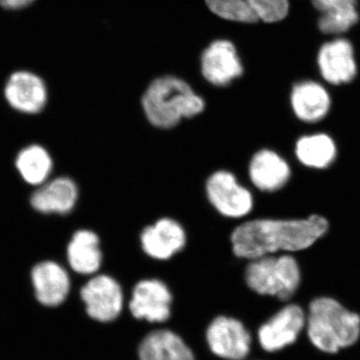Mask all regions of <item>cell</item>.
I'll return each instance as SVG.
<instances>
[{"mask_svg": "<svg viewBox=\"0 0 360 360\" xmlns=\"http://www.w3.org/2000/svg\"><path fill=\"white\" fill-rule=\"evenodd\" d=\"M328 229L319 215L307 219H253L236 227L231 234L232 250L243 259L307 250Z\"/></svg>", "mask_w": 360, "mask_h": 360, "instance_id": "6da1fadb", "label": "cell"}, {"mask_svg": "<svg viewBox=\"0 0 360 360\" xmlns=\"http://www.w3.org/2000/svg\"><path fill=\"white\" fill-rule=\"evenodd\" d=\"M141 105L151 125L170 129L184 118L203 112L205 101L181 78L165 75L149 84L142 96Z\"/></svg>", "mask_w": 360, "mask_h": 360, "instance_id": "7a4b0ae2", "label": "cell"}, {"mask_svg": "<svg viewBox=\"0 0 360 360\" xmlns=\"http://www.w3.org/2000/svg\"><path fill=\"white\" fill-rule=\"evenodd\" d=\"M307 335L315 347L335 354L354 345L360 336V316L329 297L310 303Z\"/></svg>", "mask_w": 360, "mask_h": 360, "instance_id": "3957f363", "label": "cell"}, {"mask_svg": "<svg viewBox=\"0 0 360 360\" xmlns=\"http://www.w3.org/2000/svg\"><path fill=\"white\" fill-rule=\"evenodd\" d=\"M245 281L258 295L276 296L285 302L298 290L300 269L290 255H267L250 260L245 270Z\"/></svg>", "mask_w": 360, "mask_h": 360, "instance_id": "277c9868", "label": "cell"}, {"mask_svg": "<svg viewBox=\"0 0 360 360\" xmlns=\"http://www.w3.org/2000/svg\"><path fill=\"white\" fill-rule=\"evenodd\" d=\"M205 193L213 207L229 219L246 217L255 205L250 191L239 184L236 175L226 170H219L208 177Z\"/></svg>", "mask_w": 360, "mask_h": 360, "instance_id": "5b68a950", "label": "cell"}, {"mask_svg": "<svg viewBox=\"0 0 360 360\" xmlns=\"http://www.w3.org/2000/svg\"><path fill=\"white\" fill-rule=\"evenodd\" d=\"M80 295L87 314L96 321H112L122 314V288L110 276L101 274L94 276L82 288Z\"/></svg>", "mask_w": 360, "mask_h": 360, "instance_id": "8992f818", "label": "cell"}, {"mask_svg": "<svg viewBox=\"0 0 360 360\" xmlns=\"http://www.w3.org/2000/svg\"><path fill=\"white\" fill-rule=\"evenodd\" d=\"M200 66L202 77L214 86H227L243 75L238 51L226 39L215 40L206 47L201 56Z\"/></svg>", "mask_w": 360, "mask_h": 360, "instance_id": "52a82bcc", "label": "cell"}, {"mask_svg": "<svg viewBox=\"0 0 360 360\" xmlns=\"http://www.w3.org/2000/svg\"><path fill=\"white\" fill-rule=\"evenodd\" d=\"M206 338L213 354L221 359L241 360L250 354L251 336L238 319L217 317L208 326Z\"/></svg>", "mask_w": 360, "mask_h": 360, "instance_id": "ba28073f", "label": "cell"}, {"mask_svg": "<svg viewBox=\"0 0 360 360\" xmlns=\"http://www.w3.org/2000/svg\"><path fill=\"white\" fill-rule=\"evenodd\" d=\"M7 103L21 113L37 115L42 111L49 99L46 84L32 71H15L4 87Z\"/></svg>", "mask_w": 360, "mask_h": 360, "instance_id": "9c48e42d", "label": "cell"}, {"mask_svg": "<svg viewBox=\"0 0 360 360\" xmlns=\"http://www.w3.org/2000/svg\"><path fill=\"white\" fill-rule=\"evenodd\" d=\"M172 295L158 279H144L134 286L129 309L135 319L165 322L172 314Z\"/></svg>", "mask_w": 360, "mask_h": 360, "instance_id": "30bf717a", "label": "cell"}, {"mask_svg": "<svg viewBox=\"0 0 360 360\" xmlns=\"http://www.w3.org/2000/svg\"><path fill=\"white\" fill-rule=\"evenodd\" d=\"M305 323L307 319L302 307L286 305L259 328L258 340L266 352H277L295 342Z\"/></svg>", "mask_w": 360, "mask_h": 360, "instance_id": "8fae6325", "label": "cell"}, {"mask_svg": "<svg viewBox=\"0 0 360 360\" xmlns=\"http://www.w3.org/2000/svg\"><path fill=\"white\" fill-rule=\"evenodd\" d=\"M142 250L156 260H167L184 250L186 232L176 220L163 217L143 229L141 234Z\"/></svg>", "mask_w": 360, "mask_h": 360, "instance_id": "7c38bea8", "label": "cell"}, {"mask_svg": "<svg viewBox=\"0 0 360 360\" xmlns=\"http://www.w3.org/2000/svg\"><path fill=\"white\" fill-rule=\"evenodd\" d=\"M317 65L322 77L333 85L347 84L357 73L354 47L345 39H333L322 45Z\"/></svg>", "mask_w": 360, "mask_h": 360, "instance_id": "4fadbf2b", "label": "cell"}, {"mask_svg": "<svg viewBox=\"0 0 360 360\" xmlns=\"http://www.w3.org/2000/svg\"><path fill=\"white\" fill-rule=\"evenodd\" d=\"M78 200L77 184L68 177L47 180L32 194L30 203L37 212L44 214H68Z\"/></svg>", "mask_w": 360, "mask_h": 360, "instance_id": "5bb4252c", "label": "cell"}, {"mask_svg": "<svg viewBox=\"0 0 360 360\" xmlns=\"http://www.w3.org/2000/svg\"><path fill=\"white\" fill-rule=\"evenodd\" d=\"M32 279L37 300L45 307H58L70 293V276L56 262H44L35 265Z\"/></svg>", "mask_w": 360, "mask_h": 360, "instance_id": "9a60e30c", "label": "cell"}, {"mask_svg": "<svg viewBox=\"0 0 360 360\" xmlns=\"http://www.w3.org/2000/svg\"><path fill=\"white\" fill-rule=\"evenodd\" d=\"M248 174L253 186L265 193L283 188L290 177V167L281 155L262 149L251 158Z\"/></svg>", "mask_w": 360, "mask_h": 360, "instance_id": "2e32d148", "label": "cell"}, {"mask_svg": "<svg viewBox=\"0 0 360 360\" xmlns=\"http://www.w3.org/2000/svg\"><path fill=\"white\" fill-rule=\"evenodd\" d=\"M295 115L304 122H316L328 115L330 96L322 85L311 80L298 82L290 96Z\"/></svg>", "mask_w": 360, "mask_h": 360, "instance_id": "e0dca14e", "label": "cell"}, {"mask_svg": "<svg viewBox=\"0 0 360 360\" xmlns=\"http://www.w3.org/2000/svg\"><path fill=\"white\" fill-rule=\"evenodd\" d=\"M68 260L77 274H96L103 264L101 241L96 232L82 229L73 234L68 246Z\"/></svg>", "mask_w": 360, "mask_h": 360, "instance_id": "ac0fdd59", "label": "cell"}, {"mask_svg": "<svg viewBox=\"0 0 360 360\" xmlns=\"http://www.w3.org/2000/svg\"><path fill=\"white\" fill-rule=\"evenodd\" d=\"M139 360H194L193 352L176 333L167 329L149 333L139 348Z\"/></svg>", "mask_w": 360, "mask_h": 360, "instance_id": "d6986e66", "label": "cell"}, {"mask_svg": "<svg viewBox=\"0 0 360 360\" xmlns=\"http://www.w3.org/2000/svg\"><path fill=\"white\" fill-rule=\"evenodd\" d=\"M312 4L321 14L319 27L324 34H342L359 20L357 0H312Z\"/></svg>", "mask_w": 360, "mask_h": 360, "instance_id": "ffe728a7", "label": "cell"}, {"mask_svg": "<svg viewBox=\"0 0 360 360\" xmlns=\"http://www.w3.org/2000/svg\"><path fill=\"white\" fill-rule=\"evenodd\" d=\"M15 165L25 182L30 186H40L51 176L53 162L46 149L33 144L18 153Z\"/></svg>", "mask_w": 360, "mask_h": 360, "instance_id": "44dd1931", "label": "cell"}, {"mask_svg": "<svg viewBox=\"0 0 360 360\" xmlns=\"http://www.w3.org/2000/svg\"><path fill=\"white\" fill-rule=\"evenodd\" d=\"M335 142L326 134L303 136L296 143V156L307 167H328L335 160Z\"/></svg>", "mask_w": 360, "mask_h": 360, "instance_id": "7402d4cb", "label": "cell"}, {"mask_svg": "<svg viewBox=\"0 0 360 360\" xmlns=\"http://www.w3.org/2000/svg\"><path fill=\"white\" fill-rule=\"evenodd\" d=\"M208 9L222 20L239 23L258 22L246 0H205Z\"/></svg>", "mask_w": 360, "mask_h": 360, "instance_id": "603a6c76", "label": "cell"}, {"mask_svg": "<svg viewBox=\"0 0 360 360\" xmlns=\"http://www.w3.org/2000/svg\"><path fill=\"white\" fill-rule=\"evenodd\" d=\"M257 21L276 23L283 20L290 13L288 0H246Z\"/></svg>", "mask_w": 360, "mask_h": 360, "instance_id": "cb8c5ba5", "label": "cell"}, {"mask_svg": "<svg viewBox=\"0 0 360 360\" xmlns=\"http://www.w3.org/2000/svg\"><path fill=\"white\" fill-rule=\"evenodd\" d=\"M35 0H0V6L8 11H20L32 6Z\"/></svg>", "mask_w": 360, "mask_h": 360, "instance_id": "d4e9b609", "label": "cell"}]
</instances>
